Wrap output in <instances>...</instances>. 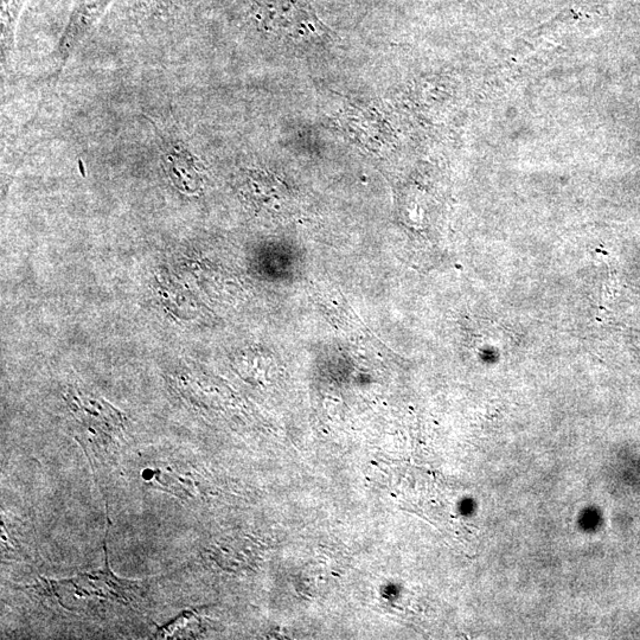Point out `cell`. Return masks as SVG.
Returning a JSON list of instances; mask_svg holds the SVG:
<instances>
[{"instance_id":"1","label":"cell","mask_w":640,"mask_h":640,"mask_svg":"<svg viewBox=\"0 0 640 640\" xmlns=\"http://www.w3.org/2000/svg\"><path fill=\"white\" fill-rule=\"evenodd\" d=\"M64 398L74 418L92 435L96 444L107 447L120 437L124 416L110 403L74 387L68 389Z\"/></svg>"},{"instance_id":"2","label":"cell","mask_w":640,"mask_h":640,"mask_svg":"<svg viewBox=\"0 0 640 640\" xmlns=\"http://www.w3.org/2000/svg\"><path fill=\"white\" fill-rule=\"evenodd\" d=\"M253 14L265 30L288 36L309 35L320 27L304 0H253Z\"/></svg>"},{"instance_id":"3","label":"cell","mask_w":640,"mask_h":640,"mask_svg":"<svg viewBox=\"0 0 640 640\" xmlns=\"http://www.w3.org/2000/svg\"><path fill=\"white\" fill-rule=\"evenodd\" d=\"M163 164L170 181L185 194L201 189L203 171L200 162L184 143L171 140L163 147Z\"/></svg>"},{"instance_id":"4","label":"cell","mask_w":640,"mask_h":640,"mask_svg":"<svg viewBox=\"0 0 640 640\" xmlns=\"http://www.w3.org/2000/svg\"><path fill=\"white\" fill-rule=\"evenodd\" d=\"M142 477L153 488L169 492L184 501L197 494V482L183 463L156 460L145 467Z\"/></svg>"},{"instance_id":"5","label":"cell","mask_w":640,"mask_h":640,"mask_svg":"<svg viewBox=\"0 0 640 640\" xmlns=\"http://www.w3.org/2000/svg\"><path fill=\"white\" fill-rule=\"evenodd\" d=\"M112 2L113 0H80L72 16H70L60 42L59 56L62 63H66L70 53H73L82 38L99 21V18Z\"/></svg>"},{"instance_id":"6","label":"cell","mask_w":640,"mask_h":640,"mask_svg":"<svg viewBox=\"0 0 640 640\" xmlns=\"http://www.w3.org/2000/svg\"><path fill=\"white\" fill-rule=\"evenodd\" d=\"M27 0H2V51L8 57L14 48L16 27Z\"/></svg>"},{"instance_id":"7","label":"cell","mask_w":640,"mask_h":640,"mask_svg":"<svg viewBox=\"0 0 640 640\" xmlns=\"http://www.w3.org/2000/svg\"><path fill=\"white\" fill-rule=\"evenodd\" d=\"M177 0H139V3L147 10H166L170 8L172 4H175Z\"/></svg>"}]
</instances>
